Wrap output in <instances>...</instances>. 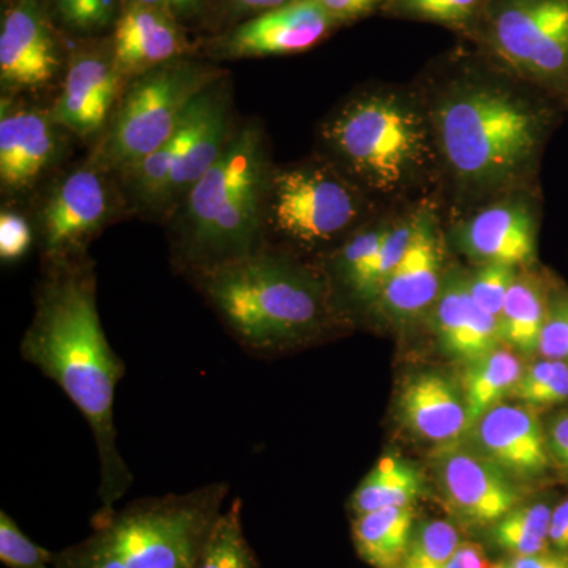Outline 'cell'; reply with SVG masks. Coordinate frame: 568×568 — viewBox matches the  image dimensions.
I'll use <instances>...</instances> for the list:
<instances>
[{"label": "cell", "instance_id": "1", "mask_svg": "<svg viewBox=\"0 0 568 568\" xmlns=\"http://www.w3.org/2000/svg\"><path fill=\"white\" fill-rule=\"evenodd\" d=\"M52 267L20 354L62 388L91 426L102 474L100 511H111L133 484L114 425L115 390L125 364L104 335L91 267L81 260Z\"/></svg>", "mask_w": 568, "mask_h": 568}, {"label": "cell", "instance_id": "2", "mask_svg": "<svg viewBox=\"0 0 568 568\" xmlns=\"http://www.w3.org/2000/svg\"><path fill=\"white\" fill-rule=\"evenodd\" d=\"M426 112L437 159L459 192L477 201L518 193L552 125V111L525 89L476 74L444 84Z\"/></svg>", "mask_w": 568, "mask_h": 568}, {"label": "cell", "instance_id": "3", "mask_svg": "<svg viewBox=\"0 0 568 568\" xmlns=\"http://www.w3.org/2000/svg\"><path fill=\"white\" fill-rule=\"evenodd\" d=\"M227 489L205 485L99 511L91 536L58 552L54 568H194Z\"/></svg>", "mask_w": 568, "mask_h": 568}, {"label": "cell", "instance_id": "4", "mask_svg": "<svg viewBox=\"0 0 568 568\" xmlns=\"http://www.w3.org/2000/svg\"><path fill=\"white\" fill-rule=\"evenodd\" d=\"M271 178L263 134L242 126L179 205V248L190 267L201 272L260 252Z\"/></svg>", "mask_w": 568, "mask_h": 568}, {"label": "cell", "instance_id": "5", "mask_svg": "<svg viewBox=\"0 0 568 568\" xmlns=\"http://www.w3.org/2000/svg\"><path fill=\"white\" fill-rule=\"evenodd\" d=\"M196 275L213 308L252 349L297 345L327 321L323 284L282 257L256 252Z\"/></svg>", "mask_w": 568, "mask_h": 568}, {"label": "cell", "instance_id": "6", "mask_svg": "<svg viewBox=\"0 0 568 568\" xmlns=\"http://www.w3.org/2000/svg\"><path fill=\"white\" fill-rule=\"evenodd\" d=\"M324 136L353 181L375 193L413 189L437 160L426 108L395 91L349 100L325 123Z\"/></svg>", "mask_w": 568, "mask_h": 568}, {"label": "cell", "instance_id": "7", "mask_svg": "<svg viewBox=\"0 0 568 568\" xmlns=\"http://www.w3.org/2000/svg\"><path fill=\"white\" fill-rule=\"evenodd\" d=\"M220 73L190 62H168L138 74L115 111L99 152V166L126 174L159 151Z\"/></svg>", "mask_w": 568, "mask_h": 568}, {"label": "cell", "instance_id": "8", "mask_svg": "<svg viewBox=\"0 0 568 568\" xmlns=\"http://www.w3.org/2000/svg\"><path fill=\"white\" fill-rule=\"evenodd\" d=\"M362 212L364 201L355 183L331 168L304 164L271 178L267 213L280 233L302 244L334 241Z\"/></svg>", "mask_w": 568, "mask_h": 568}, {"label": "cell", "instance_id": "9", "mask_svg": "<svg viewBox=\"0 0 568 568\" xmlns=\"http://www.w3.org/2000/svg\"><path fill=\"white\" fill-rule=\"evenodd\" d=\"M491 41L526 80L568 88V0H507L493 18Z\"/></svg>", "mask_w": 568, "mask_h": 568}, {"label": "cell", "instance_id": "10", "mask_svg": "<svg viewBox=\"0 0 568 568\" xmlns=\"http://www.w3.org/2000/svg\"><path fill=\"white\" fill-rule=\"evenodd\" d=\"M106 183L95 168L71 171L41 212V248L51 265L81 260L85 245L110 219Z\"/></svg>", "mask_w": 568, "mask_h": 568}, {"label": "cell", "instance_id": "11", "mask_svg": "<svg viewBox=\"0 0 568 568\" xmlns=\"http://www.w3.org/2000/svg\"><path fill=\"white\" fill-rule=\"evenodd\" d=\"M537 212L519 193L481 204L457 227V244L480 264L526 268L536 260Z\"/></svg>", "mask_w": 568, "mask_h": 568}, {"label": "cell", "instance_id": "12", "mask_svg": "<svg viewBox=\"0 0 568 568\" xmlns=\"http://www.w3.org/2000/svg\"><path fill=\"white\" fill-rule=\"evenodd\" d=\"M447 272L444 241L432 212H417L416 231L402 263L384 284L375 304L395 323H410L435 306Z\"/></svg>", "mask_w": 568, "mask_h": 568}, {"label": "cell", "instance_id": "13", "mask_svg": "<svg viewBox=\"0 0 568 568\" xmlns=\"http://www.w3.org/2000/svg\"><path fill=\"white\" fill-rule=\"evenodd\" d=\"M436 470L448 506L473 525H496L518 507L519 495L510 476L485 455L448 446Z\"/></svg>", "mask_w": 568, "mask_h": 568}, {"label": "cell", "instance_id": "14", "mask_svg": "<svg viewBox=\"0 0 568 568\" xmlns=\"http://www.w3.org/2000/svg\"><path fill=\"white\" fill-rule=\"evenodd\" d=\"M233 133L227 100L222 85L216 82L190 108L183 125L181 151L153 209L162 212L179 207L183 197L222 155Z\"/></svg>", "mask_w": 568, "mask_h": 568}, {"label": "cell", "instance_id": "15", "mask_svg": "<svg viewBox=\"0 0 568 568\" xmlns=\"http://www.w3.org/2000/svg\"><path fill=\"white\" fill-rule=\"evenodd\" d=\"M470 432L478 454L510 477H536L548 469L547 433L532 407L499 403L478 418Z\"/></svg>", "mask_w": 568, "mask_h": 568}, {"label": "cell", "instance_id": "16", "mask_svg": "<svg viewBox=\"0 0 568 568\" xmlns=\"http://www.w3.org/2000/svg\"><path fill=\"white\" fill-rule=\"evenodd\" d=\"M332 24L334 18L321 0H293L239 26L224 51L233 58L293 54L315 47Z\"/></svg>", "mask_w": 568, "mask_h": 568}, {"label": "cell", "instance_id": "17", "mask_svg": "<svg viewBox=\"0 0 568 568\" xmlns=\"http://www.w3.org/2000/svg\"><path fill=\"white\" fill-rule=\"evenodd\" d=\"M59 54L43 14L33 0L6 11L0 31V78L3 88L40 89L54 78Z\"/></svg>", "mask_w": 568, "mask_h": 568}, {"label": "cell", "instance_id": "18", "mask_svg": "<svg viewBox=\"0 0 568 568\" xmlns=\"http://www.w3.org/2000/svg\"><path fill=\"white\" fill-rule=\"evenodd\" d=\"M51 114L32 108H11L3 100L0 114V181L6 192L31 190L54 164L58 133Z\"/></svg>", "mask_w": 568, "mask_h": 568}, {"label": "cell", "instance_id": "19", "mask_svg": "<svg viewBox=\"0 0 568 568\" xmlns=\"http://www.w3.org/2000/svg\"><path fill=\"white\" fill-rule=\"evenodd\" d=\"M429 313L437 342L448 357L467 365L503 345L499 321L470 297L465 272H448Z\"/></svg>", "mask_w": 568, "mask_h": 568}, {"label": "cell", "instance_id": "20", "mask_svg": "<svg viewBox=\"0 0 568 568\" xmlns=\"http://www.w3.org/2000/svg\"><path fill=\"white\" fill-rule=\"evenodd\" d=\"M121 78L112 59L77 55L52 108V121L81 138L99 133L114 106Z\"/></svg>", "mask_w": 568, "mask_h": 568}, {"label": "cell", "instance_id": "21", "mask_svg": "<svg viewBox=\"0 0 568 568\" xmlns=\"http://www.w3.org/2000/svg\"><path fill=\"white\" fill-rule=\"evenodd\" d=\"M399 418L413 435L437 446H452L469 432L463 394L439 373H420L403 386Z\"/></svg>", "mask_w": 568, "mask_h": 568}, {"label": "cell", "instance_id": "22", "mask_svg": "<svg viewBox=\"0 0 568 568\" xmlns=\"http://www.w3.org/2000/svg\"><path fill=\"white\" fill-rule=\"evenodd\" d=\"M185 48L173 14L132 2L115 24L112 62L122 77L174 61Z\"/></svg>", "mask_w": 568, "mask_h": 568}, {"label": "cell", "instance_id": "23", "mask_svg": "<svg viewBox=\"0 0 568 568\" xmlns=\"http://www.w3.org/2000/svg\"><path fill=\"white\" fill-rule=\"evenodd\" d=\"M413 506L387 507L358 515L353 538L358 556L375 568H399L414 534Z\"/></svg>", "mask_w": 568, "mask_h": 568}, {"label": "cell", "instance_id": "24", "mask_svg": "<svg viewBox=\"0 0 568 568\" xmlns=\"http://www.w3.org/2000/svg\"><path fill=\"white\" fill-rule=\"evenodd\" d=\"M548 297L547 284L537 275L518 271L508 290L499 320L503 345L517 353H537L547 317Z\"/></svg>", "mask_w": 568, "mask_h": 568}, {"label": "cell", "instance_id": "25", "mask_svg": "<svg viewBox=\"0 0 568 568\" xmlns=\"http://www.w3.org/2000/svg\"><path fill=\"white\" fill-rule=\"evenodd\" d=\"M466 366L463 399L470 429L478 418L511 395L521 379L525 366L515 351L506 345L496 347Z\"/></svg>", "mask_w": 568, "mask_h": 568}, {"label": "cell", "instance_id": "26", "mask_svg": "<svg viewBox=\"0 0 568 568\" xmlns=\"http://www.w3.org/2000/svg\"><path fill=\"white\" fill-rule=\"evenodd\" d=\"M422 488L424 478L417 467L405 459L384 457L355 489L351 511L358 517L381 508L413 506Z\"/></svg>", "mask_w": 568, "mask_h": 568}, {"label": "cell", "instance_id": "27", "mask_svg": "<svg viewBox=\"0 0 568 568\" xmlns=\"http://www.w3.org/2000/svg\"><path fill=\"white\" fill-rule=\"evenodd\" d=\"M194 568H261L244 534L241 499L216 518Z\"/></svg>", "mask_w": 568, "mask_h": 568}, {"label": "cell", "instance_id": "28", "mask_svg": "<svg viewBox=\"0 0 568 568\" xmlns=\"http://www.w3.org/2000/svg\"><path fill=\"white\" fill-rule=\"evenodd\" d=\"M551 508L547 504L515 507L497 521L493 537L500 548L514 556L545 555L549 545Z\"/></svg>", "mask_w": 568, "mask_h": 568}, {"label": "cell", "instance_id": "29", "mask_svg": "<svg viewBox=\"0 0 568 568\" xmlns=\"http://www.w3.org/2000/svg\"><path fill=\"white\" fill-rule=\"evenodd\" d=\"M417 212L403 216L398 222L388 223L383 244L377 250L375 261L366 274L361 290L355 297L364 302H375L384 284L394 274L395 268L402 263L403 256L409 248L413 241L414 231H416Z\"/></svg>", "mask_w": 568, "mask_h": 568}, {"label": "cell", "instance_id": "30", "mask_svg": "<svg viewBox=\"0 0 568 568\" xmlns=\"http://www.w3.org/2000/svg\"><path fill=\"white\" fill-rule=\"evenodd\" d=\"M511 396L532 409L567 402L568 364L541 357V361L525 368Z\"/></svg>", "mask_w": 568, "mask_h": 568}, {"label": "cell", "instance_id": "31", "mask_svg": "<svg viewBox=\"0 0 568 568\" xmlns=\"http://www.w3.org/2000/svg\"><path fill=\"white\" fill-rule=\"evenodd\" d=\"M462 544L458 529L444 519L422 523L414 530L409 549L399 568H444Z\"/></svg>", "mask_w": 568, "mask_h": 568}, {"label": "cell", "instance_id": "32", "mask_svg": "<svg viewBox=\"0 0 568 568\" xmlns=\"http://www.w3.org/2000/svg\"><path fill=\"white\" fill-rule=\"evenodd\" d=\"M387 227L388 223L364 227V230L357 231L339 250L338 257H336V271L339 272L343 282L354 295H357L373 261H375Z\"/></svg>", "mask_w": 568, "mask_h": 568}, {"label": "cell", "instance_id": "33", "mask_svg": "<svg viewBox=\"0 0 568 568\" xmlns=\"http://www.w3.org/2000/svg\"><path fill=\"white\" fill-rule=\"evenodd\" d=\"M55 555L22 532L6 510L0 511V562L9 568H54Z\"/></svg>", "mask_w": 568, "mask_h": 568}, {"label": "cell", "instance_id": "34", "mask_svg": "<svg viewBox=\"0 0 568 568\" xmlns=\"http://www.w3.org/2000/svg\"><path fill=\"white\" fill-rule=\"evenodd\" d=\"M518 268L503 264H480L476 272L467 274L470 297L488 315L500 320L508 290Z\"/></svg>", "mask_w": 568, "mask_h": 568}, {"label": "cell", "instance_id": "35", "mask_svg": "<svg viewBox=\"0 0 568 568\" xmlns=\"http://www.w3.org/2000/svg\"><path fill=\"white\" fill-rule=\"evenodd\" d=\"M541 357L568 364V290L549 287L547 317L538 351Z\"/></svg>", "mask_w": 568, "mask_h": 568}, {"label": "cell", "instance_id": "36", "mask_svg": "<svg viewBox=\"0 0 568 568\" xmlns=\"http://www.w3.org/2000/svg\"><path fill=\"white\" fill-rule=\"evenodd\" d=\"M402 3L424 20L462 24L473 17L480 0H402Z\"/></svg>", "mask_w": 568, "mask_h": 568}, {"label": "cell", "instance_id": "37", "mask_svg": "<svg viewBox=\"0 0 568 568\" xmlns=\"http://www.w3.org/2000/svg\"><path fill=\"white\" fill-rule=\"evenodd\" d=\"M32 244V233L29 223L13 212H2L0 215V256L2 261H17L28 253Z\"/></svg>", "mask_w": 568, "mask_h": 568}, {"label": "cell", "instance_id": "38", "mask_svg": "<svg viewBox=\"0 0 568 568\" xmlns=\"http://www.w3.org/2000/svg\"><path fill=\"white\" fill-rule=\"evenodd\" d=\"M55 6L63 21L73 28L95 29L104 26L93 0H55Z\"/></svg>", "mask_w": 568, "mask_h": 568}, {"label": "cell", "instance_id": "39", "mask_svg": "<svg viewBox=\"0 0 568 568\" xmlns=\"http://www.w3.org/2000/svg\"><path fill=\"white\" fill-rule=\"evenodd\" d=\"M549 458L568 476V410L551 418L547 428Z\"/></svg>", "mask_w": 568, "mask_h": 568}, {"label": "cell", "instance_id": "40", "mask_svg": "<svg viewBox=\"0 0 568 568\" xmlns=\"http://www.w3.org/2000/svg\"><path fill=\"white\" fill-rule=\"evenodd\" d=\"M444 568H491V564L476 541H462Z\"/></svg>", "mask_w": 568, "mask_h": 568}, {"label": "cell", "instance_id": "41", "mask_svg": "<svg viewBox=\"0 0 568 568\" xmlns=\"http://www.w3.org/2000/svg\"><path fill=\"white\" fill-rule=\"evenodd\" d=\"M377 0H321L334 21L351 20L372 10Z\"/></svg>", "mask_w": 568, "mask_h": 568}, {"label": "cell", "instance_id": "42", "mask_svg": "<svg viewBox=\"0 0 568 568\" xmlns=\"http://www.w3.org/2000/svg\"><path fill=\"white\" fill-rule=\"evenodd\" d=\"M548 538L549 545L559 551H568V499L551 511Z\"/></svg>", "mask_w": 568, "mask_h": 568}, {"label": "cell", "instance_id": "43", "mask_svg": "<svg viewBox=\"0 0 568 568\" xmlns=\"http://www.w3.org/2000/svg\"><path fill=\"white\" fill-rule=\"evenodd\" d=\"M491 568H568L564 560L548 555L514 556V558L497 562Z\"/></svg>", "mask_w": 568, "mask_h": 568}, {"label": "cell", "instance_id": "44", "mask_svg": "<svg viewBox=\"0 0 568 568\" xmlns=\"http://www.w3.org/2000/svg\"><path fill=\"white\" fill-rule=\"evenodd\" d=\"M133 2L163 10L170 14L193 13L200 7V0H133Z\"/></svg>", "mask_w": 568, "mask_h": 568}, {"label": "cell", "instance_id": "45", "mask_svg": "<svg viewBox=\"0 0 568 568\" xmlns=\"http://www.w3.org/2000/svg\"><path fill=\"white\" fill-rule=\"evenodd\" d=\"M235 7L242 10L263 11L278 9V7L286 6L293 0H231Z\"/></svg>", "mask_w": 568, "mask_h": 568}, {"label": "cell", "instance_id": "46", "mask_svg": "<svg viewBox=\"0 0 568 568\" xmlns=\"http://www.w3.org/2000/svg\"><path fill=\"white\" fill-rule=\"evenodd\" d=\"M93 3H95L97 10H99L104 26H106L114 18L115 10H118V0H93Z\"/></svg>", "mask_w": 568, "mask_h": 568}]
</instances>
